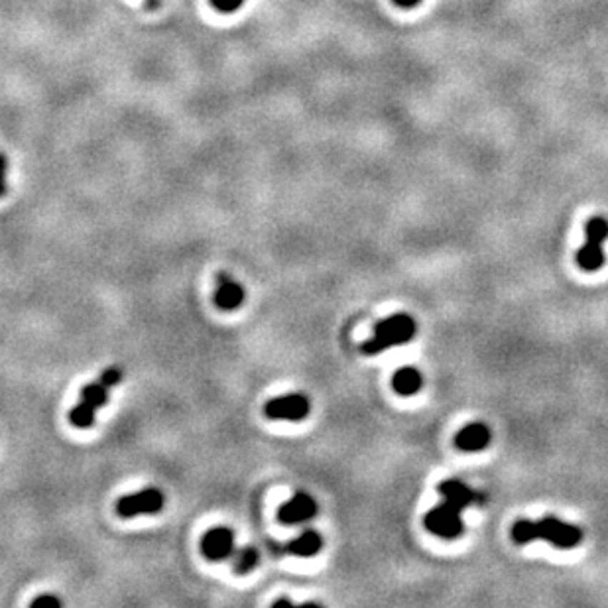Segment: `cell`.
<instances>
[{"label": "cell", "instance_id": "cell-1", "mask_svg": "<svg viewBox=\"0 0 608 608\" xmlns=\"http://www.w3.org/2000/svg\"><path fill=\"white\" fill-rule=\"evenodd\" d=\"M437 490H439V494L445 500L425 514V528L429 529L432 534H435V536L445 537V539L459 537L463 534L461 512L467 506L482 504L484 502V494L469 489L459 479L443 480L437 487Z\"/></svg>", "mask_w": 608, "mask_h": 608}, {"label": "cell", "instance_id": "cell-2", "mask_svg": "<svg viewBox=\"0 0 608 608\" xmlns=\"http://www.w3.org/2000/svg\"><path fill=\"white\" fill-rule=\"evenodd\" d=\"M512 539L520 545L536 542V539H545L559 549H573L583 542V529L559 520L555 516H545L537 522H516L512 526Z\"/></svg>", "mask_w": 608, "mask_h": 608}, {"label": "cell", "instance_id": "cell-3", "mask_svg": "<svg viewBox=\"0 0 608 608\" xmlns=\"http://www.w3.org/2000/svg\"><path fill=\"white\" fill-rule=\"evenodd\" d=\"M414 335H416V321L406 313H396L392 317H386L378 323L374 329V337L362 344V351L367 354H378L386 349L409 343Z\"/></svg>", "mask_w": 608, "mask_h": 608}, {"label": "cell", "instance_id": "cell-4", "mask_svg": "<svg viewBox=\"0 0 608 608\" xmlns=\"http://www.w3.org/2000/svg\"><path fill=\"white\" fill-rule=\"evenodd\" d=\"M584 244L577 252V264L584 272L600 270L604 264L602 242L608 239V221L604 216H592L584 226Z\"/></svg>", "mask_w": 608, "mask_h": 608}, {"label": "cell", "instance_id": "cell-5", "mask_svg": "<svg viewBox=\"0 0 608 608\" xmlns=\"http://www.w3.org/2000/svg\"><path fill=\"white\" fill-rule=\"evenodd\" d=\"M166 504L160 489H144L122 497L116 502V514L120 518H134L142 514H158Z\"/></svg>", "mask_w": 608, "mask_h": 608}, {"label": "cell", "instance_id": "cell-6", "mask_svg": "<svg viewBox=\"0 0 608 608\" xmlns=\"http://www.w3.org/2000/svg\"><path fill=\"white\" fill-rule=\"evenodd\" d=\"M309 400L304 394H286L266 402L264 414L270 419H286V422H301L309 414Z\"/></svg>", "mask_w": 608, "mask_h": 608}, {"label": "cell", "instance_id": "cell-7", "mask_svg": "<svg viewBox=\"0 0 608 608\" xmlns=\"http://www.w3.org/2000/svg\"><path fill=\"white\" fill-rule=\"evenodd\" d=\"M201 552L211 561H221L234 553V534L226 526L211 528L201 539Z\"/></svg>", "mask_w": 608, "mask_h": 608}, {"label": "cell", "instance_id": "cell-8", "mask_svg": "<svg viewBox=\"0 0 608 608\" xmlns=\"http://www.w3.org/2000/svg\"><path fill=\"white\" fill-rule=\"evenodd\" d=\"M315 514H317L315 500L305 492H297L296 497H291V500L280 506L278 518L284 524H301V522L315 518Z\"/></svg>", "mask_w": 608, "mask_h": 608}, {"label": "cell", "instance_id": "cell-9", "mask_svg": "<svg viewBox=\"0 0 608 608\" xmlns=\"http://www.w3.org/2000/svg\"><path fill=\"white\" fill-rule=\"evenodd\" d=\"M215 305L223 312H234L240 305L244 304V288L239 281H234L226 274L216 276V289H215Z\"/></svg>", "mask_w": 608, "mask_h": 608}, {"label": "cell", "instance_id": "cell-10", "mask_svg": "<svg viewBox=\"0 0 608 608\" xmlns=\"http://www.w3.org/2000/svg\"><path fill=\"white\" fill-rule=\"evenodd\" d=\"M490 429L484 424H469L464 425L461 432L457 433L455 445L467 453H477L489 447Z\"/></svg>", "mask_w": 608, "mask_h": 608}, {"label": "cell", "instance_id": "cell-11", "mask_svg": "<svg viewBox=\"0 0 608 608\" xmlns=\"http://www.w3.org/2000/svg\"><path fill=\"white\" fill-rule=\"evenodd\" d=\"M392 386L394 390L402 396H414L422 390L424 386V377L422 372L414 367H404L400 369L392 378Z\"/></svg>", "mask_w": 608, "mask_h": 608}, {"label": "cell", "instance_id": "cell-12", "mask_svg": "<svg viewBox=\"0 0 608 608\" xmlns=\"http://www.w3.org/2000/svg\"><path fill=\"white\" fill-rule=\"evenodd\" d=\"M321 545H323V539L315 529H305L294 542H289L288 552L297 557H312L321 552Z\"/></svg>", "mask_w": 608, "mask_h": 608}, {"label": "cell", "instance_id": "cell-13", "mask_svg": "<svg viewBox=\"0 0 608 608\" xmlns=\"http://www.w3.org/2000/svg\"><path fill=\"white\" fill-rule=\"evenodd\" d=\"M109 386L96 380V382H91V384H85L81 388V400L87 402L89 406H93L95 409H101L106 406L109 402Z\"/></svg>", "mask_w": 608, "mask_h": 608}, {"label": "cell", "instance_id": "cell-14", "mask_svg": "<svg viewBox=\"0 0 608 608\" xmlns=\"http://www.w3.org/2000/svg\"><path fill=\"white\" fill-rule=\"evenodd\" d=\"M232 555H234V559H232L234 561V571H236L239 575H246V573H250V571L258 565V561H260L258 552L254 549V547H250V545L242 547V549H239V552H234Z\"/></svg>", "mask_w": 608, "mask_h": 608}, {"label": "cell", "instance_id": "cell-15", "mask_svg": "<svg viewBox=\"0 0 608 608\" xmlns=\"http://www.w3.org/2000/svg\"><path fill=\"white\" fill-rule=\"evenodd\" d=\"M95 416L96 409L93 406H89L87 402L79 400V404L69 412V422L75 427H79V429H87V427H93V424H95Z\"/></svg>", "mask_w": 608, "mask_h": 608}, {"label": "cell", "instance_id": "cell-16", "mask_svg": "<svg viewBox=\"0 0 608 608\" xmlns=\"http://www.w3.org/2000/svg\"><path fill=\"white\" fill-rule=\"evenodd\" d=\"M122 378H124V372L120 369H116V367H111V369H104L103 374H101V382H104V384L109 386V388H112V386H116L119 382H122Z\"/></svg>", "mask_w": 608, "mask_h": 608}, {"label": "cell", "instance_id": "cell-17", "mask_svg": "<svg viewBox=\"0 0 608 608\" xmlns=\"http://www.w3.org/2000/svg\"><path fill=\"white\" fill-rule=\"evenodd\" d=\"M211 4L219 12H223V14H232V12H236L244 4V0H211Z\"/></svg>", "mask_w": 608, "mask_h": 608}, {"label": "cell", "instance_id": "cell-18", "mask_svg": "<svg viewBox=\"0 0 608 608\" xmlns=\"http://www.w3.org/2000/svg\"><path fill=\"white\" fill-rule=\"evenodd\" d=\"M6 176H9V158L0 152V197H4L6 191H9Z\"/></svg>", "mask_w": 608, "mask_h": 608}, {"label": "cell", "instance_id": "cell-19", "mask_svg": "<svg viewBox=\"0 0 608 608\" xmlns=\"http://www.w3.org/2000/svg\"><path fill=\"white\" fill-rule=\"evenodd\" d=\"M64 604L61 602V599H57L56 594H41V597H38V599L32 600V607L38 608V607H51V608H59Z\"/></svg>", "mask_w": 608, "mask_h": 608}, {"label": "cell", "instance_id": "cell-20", "mask_svg": "<svg viewBox=\"0 0 608 608\" xmlns=\"http://www.w3.org/2000/svg\"><path fill=\"white\" fill-rule=\"evenodd\" d=\"M398 6H402V9H414V6H417L422 0H394Z\"/></svg>", "mask_w": 608, "mask_h": 608}, {"label": "cell", "instance_id": "cell-21", "mask_svg": "<svg viewBox=\"0 0 608 608\" xmlns=\"http://www.w3.org/2000/svg\"><path fill=\"white\" fill-rule=\"evenodd\" d=\"M274 607H291V600H276V602H274Z\"/></svg>", "mask_w": 608, "mask_h": 608}]
</instances>
